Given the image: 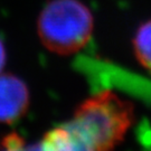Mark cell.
Returning a JSON list of instances; mask_svg holds the SVG:
<instances>
[{
	"mask_svg": "<svg viewBox=\"0 0 151 151\" xmlns=\"http://www.w3.org/2000/svg\"><path fill=\"white\" fill-rule=\"evenodd\" d=\"M6 64V49L4 46V43L0 39V72L5 67Z\"/></svg>",
	"mask_w": 151,
	"mask_h": 151,
	"instance_id": "cell-6",
	"label": "cell"
},
{
	"mask_svg": "<svg viewBox=\"0 0 151 151\" xmlns=\"http://www.w3.org/2000/svg\"><path fill=\"white\" fill-rule=\"evenodd\" d=\"M29 106V91L25 82L11 74H0V122L14 123Z\"/></svg>",
	"mask_w": 151,
	"mask_h": 151,
	"instance_id": "cell-3",
	"label": "cell"
},
{
	"mask_svg": "<svg viewBox=\"0 0 151 151\" xmlns=\"http://www.w3.org/2000/svg\"><path fill=\"white\" fill-rule=\"evenodd\" d=\"M93 15L80 0H52L44 7L37 22L40 42L58 55H72L91 39Z\"/></svg>",
	"mask_w": 151,
	"mask_h": 151,
	"instance_id": "cell-2",
	"label": "cell"
},
{
	"mask_svg": "<svg viewBox=\"0 0 151 151\" xmlns=\"http://www.w3.org/2000/svg\"><path fill=\"white\" fill-rule=\"evenodd\" d=\"M133 104L112 91H102L81 103L72 120L44 135L36 148L60 151L111 150L123 141L133 123Z\"/></svg>",
	"mask_w": 151,
	"mask_h": 151,
	"instance_id": "cell-1",
	"label": "cell"
},
{
	"mask_svg": "<svg viewBox=\"0 0 151 151\" xmlns=\"http://www.w3.org/2000/svg\"><path fill=\"white\" fill-rule=\"evenodd\" d=\"M133 49L138 62L151 73V19L138 28L133 38Z\"/></svg>",
	"mask_w": 151,
	"mask_h": 151,
	"instance_id": "cell-4",
	"label": "cell"
},
{
	"mask_svg": "<svg viewBox=\"0 0 151 151\" xmlns=\"http://www.w3.org/2000/svg\"><path fill=\"white\" fill-rule=\"evenodd\" d=\"M2 147L7 149V150H19V149H24V140L16 132H12L9 135L5 137V139L2 140Z\"/></svg>",
	"mask_w": 151,
	"mask_h": 151,
	"instance_id": "cell-5",
	"label": "cell"
}]
</instances>
